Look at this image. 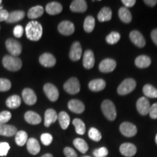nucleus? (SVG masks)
<instances>
[{
    "label": "nucleus",
    "instance_id": "1",
    "mask_svg": "<svg viewBox=\"0 0 157 157\" xmlns=\"http://www.w3.org/2000/svg\"><path fill=\"white\" fill-rule=\"evenodd\" d=\"M42 25L36 21H31L25 27V34L31 41H39L42 36Z\"/></svg>",
    "mask_w": 157,
    "mask_h": 157
},
{
    "label": "nucleus",
    "instance_id": "2",
    "mask_svg": "<svg viewBox=\"0 0 157 157\" xmlns=\"http://www.w3.org/2000/svg\"><path fill=\"white\" fill-rule=\"evenodd\" d=\"M2 64L6 69L17 71L22 67V61L19 58L13 56H5L2 59Z\"/></svg>",
    "mask_w": 157,
    "mask_h": 157
},
{
    "label": "nucleus",
    "instance_id": "3",
    "mask_svg": "<svg viewBox=\"0 0 157 157\" xmlns=\"http://www.w3.org/2000/svg\"><path fill=\"white\" fill-rule=\"evenodd\" d=\"M101 110L103 115L109 121H113L117 118V110L115 105L110 100H105L101 104Z\"/></svg>",
    "mask_w": 157,
    "mask_h": 157
},
{
    "label": "nucleus",
    "instance_id": "4",
    "mask_svg": "<svg viewBox=\"0 0 157 157\" xmlns=\"http://www.w3.org/2000/svg\"><path fill=\"white\" fill-rule=\"evenodd\" d=\"M136 87V82L133 78H128L124 79L117 88V93L120 95H125L132 93Z\"/></svg>",
    "mask_w": 157,
    "mask_h": 157
},
{
    "label": "nucleus",
    "instance_id": "5",
    "mask_svg": "<svg viewBox=\"0 0 157 157\" xmlns=\"http://www.w3.org/2000/svg\"><path fill=\"white\" fill-rule=\"evenodd\" d=\"M6 48L11 56L17 57L22 52V45L18 41L14 39H8L5 42Z\"/></svg>",
    "mask_w": 157,
    "mask_h": 157
},
{
    "label": "nucleus",
    "instance_id": "6",
    "mask_svg": "<svg viewBox=\"0 0 157 157\" xmlns=\"http://www.w3.org/2000/svg\"><path fill=\"white\" fill-rule=\"evenodd\" d=\"M63 89L71 95H75L80 91V83L76 77L70 78L63 84Z\"/></svg>",
    "mask_w": 157,
    "mask_h": 157
},
{
    "label": "nucleus",
    "instance_id": "7",
    "mask_svg": "<svg viewBox=\"0 0 157 157\" xmlns=\"http://www.w3.org/2000/svg\"><path fill=\"white\" fill-rule=\"evenodd\" d=\"M119 130L124 136L128 137H134L137 132L136 126L128 121H124V122L121 123L119 127Z\"/></svg>",
    "mask_w": 157,
    "mask_h": 157
},
{
    "label": "nucleus",
    "instance_id": "8",
    "mask_svg": "<svg viewBox=\"0 0 157 157\" xmlns=\"http://www.w3.org/2000/svg\"><path fill=\"white\" fill-rule=\"evenodd\" d=\"M45 95L50 101L56 102L59 98V91L54 84L48 83L45 84L43 87Z\"/></svg>",
    "mask_w": 157,
    "mask_h": 157
},
{
    "label": "nucleus",
    "instance_id": "9",
    "mask_svg": "<svg viewBox=\"0 0 157 157\" xmlns=\"http://www.w3.org/2000/svg\"><path fill=\"white\" fill-rule=\"evenodd\" d=\"M116 67H117V62L113 59L105 58L101 62L98 68L102 73H110L112 72Z\"/></svg>",
    "mask_w": 157,
    "mask_h": 157
},
{
    "label": "nucleus",
    "instance_id": "10",
    "mask_svg": "<svg viewBox=\"0 0 157 157\" xmlns=\"http://www.w3.org/2000/svg\"><path fill=\"white\" fill-rule=\"evenodd\" d=\"M58 31L64 36H69L74 34L75 31L74 23L68 21H63L59 23L58 26Z\"/></svg>",
    "mask_w": 157,
    "mask_h": 157
},
{
    "label": "nucleus",
    "instance_id": "11",
    "mask_svg": "<svg viewBox=\"0 0 157 157\" xmlns=\"http://www.w3.org/2000/svg\"><path fill=\"white\" fill-rule=\"evenodd\" d=\"M136 108L137 111L140 114L146 116L148 114L149 110H150L151 105L149 101L146 97H141L137 100L136 103Z\"/></svg>",
    "mask_w": 157,
    "mask_h": 157
},
{
    "label": "nucleus",
    "instance_id": "12",
    "mask_svg": "<svg viewBox=\"0 0 157 157\" xmlns=\"http://www.w3.org/2000/svg\"><path fill=\"white\" fill-rule=\"evenodd\" d=\"M22 97L23 101L29 105H34L36 103L37 97L36 93L30 88H25L22 92Z\"/></svg>",
    "mask_w": 157,
    "mask_h": 157
},
{
    "label": "nucleus",
    "instance_id": "13",
    "mask_svg": "<svg viewBox=\"0 0 157 157\" xmlns=\"http://www.w3.org/2000/svg\"><path fill=\"white\" fill-rule=\"evenodd\" d=\"M129 39H130L131 42L134 44L135 46L138 47V48H143L146 45V40L143 37L142 34L140 31L134 30L132 31L129 34Z\"/></svg>",
    "mask_w": 157,
    "mask_h": 157
},
{
    "label": "nucleus",
    "instance_id": "14",
    "mask_svg": "<svg viewBox=\"0 0 157 157\" xmlns=\"http://www.w3.org/2000/svg\"><path fill=\"white\" fill-rule=\"evenodd\" d=\"M82 54V48L78 42H75L72 44L69 52V58L72 61H77L81 58Z\"/></svg>",
    "mask_w": 157,
    "mask_h": 157
},
{
    "label": "nucleus",
    "instance_id": "15",
    "mask_svg": "<svg viewBox=\"0 0 157 157\" xmlns=\"http://www.w3.org/2000/svg\"><path fill=\"white\" fill-rule=\"evenodd\" d=\"M120 153L126 157H132L137 153V148L134 144L130 143H125L121 144L119 148Z\"/></svg>",
    "mask_w": 157,
    "mask_h": 157
},
{
    "label": "nucleus",
    "instance_id": "16",
    "mask_svg": "<svg viewBox=\"0 0 157 157\" xmlns=\"http://www.w3.org/2000/svg\"><path fill=\"white\" fill-rule=\"evenodd\" d=\"M39 63L44 67L50 68L53 67L56 63V59L52 54L45 52L43 53L42 56H40L39 58Z\"/></svg>",
    "mask_w": 157,
    "mask_h": 157
},
{
    "label": "nucleus",
    "instance_id": "17",
    "mask_svg": "<svg viewBox=\"0 0 157 157\" xmlns=\"http://www.w3.org/2000/svg\"><path fill=\"white\" fill-rule=\"evenodd\" d=\"M68 108L71 111L78 114L83 113L85 109L84 104L82 101L76 99H72L69 101L68 103Z\"/></svg>",
    "mask_w": 157,
    "mask_h": 157
},
{
    "label": "nucleus",
    "instance_id": "18",
    "mask_svg": "<svg viewBox=\"0 0 157 157\" xmlns=\"http://www.w3.org/2000/svg\"><path fill=\"white\" fill-rule=\"evenodd\" d=\"M95 56L93 52L87 50L84 52L83 56V66L86 69H90L95 66Z\"/></svg>",
    "mask_w": 157,
    "mask_h": 157
},
{
    "label": "nucleus",
    "instance_id": "19",
    "mask_svg": "<svg viewBox=\"0 0 157 157\" xmlns=\"http://www.w3.org/2000/svg\"><path fill=\"white\" fill-rule=\"evenodd\" d=\"M26 147L28 151L31 155L38 154L41 150L40 144H39V141L34 137H31V138L28 139V141L26 143Z\"/></svg>",
    "mask_w": 157,
    "mask_h": 157
},
{
    "label": "nucleus",
    "instance_id": "20",
    "mask_svg": "<svg viewBox=\"0 0 157 157\" xmlns=\"http://www.w3.org/2000/svg\"><path fill=\"white\" fill-rule=\"evenodd\" d=\"M87 9V4L84 0H74L70 5V10L74 13H84Z\"/></svg>",
    "mask_w": 157,
    "mask_h": 157
},
{
    "label": "nucleus",
    "instance_id": "21",
    "mask_svg": "<svg viewBox=\"0 0 157 157\" xmlns=\"http://www.w3.org/2000/svg\"><path fill=\"white\" fill-rule=\"evenodd\" d=\"M58 119V114L54 109H49L44 113V126L49 127Z\"/></svg>",
    "mask_w": 157,
    "mask_h": 157
},
{
    "label": "nucleus",
    "instance_id": "22",
    "mask_svg": "<svg viewBox=\"0 0 157 157\" xmlns=\"http://www.w3.org/2000/svg\"><path fill=\"white\" fill-rule=\"evenodd\" d=\"M106 83H105V80L102 79V78H96L90 82L88 87L89 89L93 92H100L105 89Z\"/></svg>",
    "mask_w": 157,
    "mask_h": 157
},
{
    "label": "nucleus",
    "instance_id": "23",
    "mask_svg": "<svg viewBox=\"0 0 157 157\" xmlns=\"http://www.w3.org/2000/svg\"><path fill=\"white\" fill-rule=\"evenodd\" d=\"M17 128L11 124H0V135L5 137H12L16 135Z\"/></svg>",
    "mask_w": 157,
    "mask_h": 157
},
{
    "label": "nucleus",
    "instance_id": "24",
    "mask_svg": "<svg viewBox=\"0 0 157 157\" xmlns=\"http://www.w3.org/2000/svg\"><path fill=\"white\" fill-rule=\"evenodd\" d=\"M24 119L27 123L30 124L32 125H36L41 123L42 121V118L38 113L34 111H29L25 113Z\"/></svg>",
    "mask_w": 157,
    "mask_h": 157
},
{
    "label": "nucleus",
    "instance_id": "25",
    "mask_svg": "<svg viewBox=\"0 0 157 157\" xmlns=\"http://www.w3.org/2000/svg\"><path fill=\"white\" fill-rule=\"evenodd\" d=\"M46 12L50 15H58L63 10V6L61 4L57 2H52L46 5Z\"/></svg>",
    "mask_w": 157,
    "mask_h": 157
},
{
    "label": "nucleus",
    "instance_id": "26",
    "mask_svg": "<svg viewBox=\"0 0 157 157\" xmlns=\"http://www.w3.org/2000/svg\"><path fill=\"white\" fill-rule=\"evenodd\" d=\"M151 63V60L150 57L144 56V55L137 57L135 60V66L140 68H148Z\"/></svg>",
    "mask_w": 157,
    "mask_h": 157
},
{
    "label": "nucleus",
    "instance_id": "27",
    "mask_svg": "<svg viewBox=\"0 0 157 157\" xmlns=\"http://www.w3.org/2000/svg\"><path fill=\"white\" fill-rule=\"evenodd\" d=\"M111 17H112V11L111 8L108 7H103L98 15V19L100 22L111 21Z\"/></svg>",
    "mask_w": 157,
    "mask_h": 157
},
{
    "label": "nucleus",
    "instance_id": "28",
    "mask_svg": "<svg viewBox=\"0 0 157 157\" xmlns=\"http://www.w3.org/2000/svg\"><path fill=\"white\" fill-rule=\"evenodd\" d=\"M25 17L24 11L22 10H15L9 13L8 19L7 20L6 22L8 23H17L18 21H21L23 17Z\"/></svg>",
    "mask_w": 157,
    "mask_h": 157
},
{
    "label": "nucleus",
    "instance_id": "29",
    "mask_svg": "<svg viewBox=\"0 0 157 157\" xmlns=\"http://www.w3.org/2000/svg\"><path fill=\"white\" fill-rule=\"evenodd\" d=\"M44 8L40 5L35 6L29 9L28 12V17L30 19H36L42 16L44 13Z\"/></svg>",
    "mask_w": 157,
    "mask_h": 157
},
{
    "label": "nucleus",
    "instance_id": "30",
    "mask_svg": "<svg viewBox=\"0 0 157 157\" xmlns=\"http://www.w3.org/2000/svg\"><path fill=\"white\" fill-rule=\"evenodd\" d=\"M118 14H119V18H120V20L123 23H129L132 21V14H131L129 9L127 8V7H121V8L119 10Z\"/></svg>",
    "mask_w": 157,
    "mask_h": 157
},
{
    "label": "nucleus",
    "instance_id": "31",
    "mask_svg": "<svg viewBox=\"0 0 157 157\" xmlns=\"http://www.w3.org/2000/svg\"><path fill=\"white\" fill-rule=\"evenodd\" d=\"M21 104V98L17 95H12L6 101V105L10 109H17Z\"/></svg>",
    "mask_w": 157,
    "mask_h": 157
},
{
    "label": "nucleus",
    "instance_id": "32",
    "mask_svg": "<svg viewBox=\"0 0 157 157\" xmlns=\"http://www.w3.org/2000/svg\"><path fill=\"white\" fill-rule=\"evenodd\" d=\"M58 119L63 129H66L68 128L70 124V117L67 113L65 112V111H61V112L59 113Z\"/></svg>",
    "mask_w": 157,
    "mask_h": 157
},
{
    "label": "nucleus",
    "instance_id": "33",
    "mask_svg": "<svg viewBox=\"0 0 157 157\" xmlns=\"http://www.w3.org/2000/svg\"><path fill=\"white\" fill-rule=\"evenodd\" d=\"M73 144L75 146V148L78 149V151H79L82 154H85L88 151V149H89V146H88L87 143H86L85 140L82 138H76L74 140Z\"/></svg>",
    "mask_w": 157,
    "mask_h": 157
},
{
    "label": "nucleus",
    "instance_id": "34",
    "mask_svg": "<svg viewBox=\"0 0 157 157\" xmlns=\"http://www.w3.org/2000/svg\"><path fill=\"white\" fill-rule=\"evenodd\" d=\"M15 140L17 146H23L28 141V134L23 130L18 131L15 135Z\"/></svg>",
    "mask_w": 157,
    "mask_h": 157
},
{
    "label": "nucleus",
    "instance_id": "35",
    "mask_svg": "<svg viewBox=\"0 0 157 157\" xmlns=\"http://www.w3.org/2000/svg\"><path fill=\"white\" fill-rule=\"evenodd\" d=\"M143 93L145 96L151 98H157V89L151 84H146L143 88Z\"/></svg>",
    "mask_w": 157,
    "mask_h": 157
},
{
    "label": "nucleus",
    "instance_id": "36",
    "mask_svg": "<svg viewBox=\"0 0 157 157\" xmlns=\"http://www.w3.org/2000/svg\"><path fill=\"white\" fill-rule=\"evenodd\" d=\"M95 25V18L91 15L86 17L84 21V29L87 33H91L94 30Z\"/></svg>",
    "mask_w": 157,
    "mask_h": 157
},
{
    "label": "nucleus",
    "instance_id": "37",
    "mask_svg": "<svg viewBox=\"0 0 157 157\" xmlns=\"http://www.w3.org/2000/svg\"><path fill=\"white\" fill-rule=\"evenodd\" d=\"M73 124L75 127L76 132L78 135H84L86 132V127L84 121L80 119H74L73 120Z\"/></svg>",
    "mask_w": 157,
    "mask_h": 157
},
{
    "label": "nucleus",
    "instance_id": "38",
    "mask_svg": "<svg viewBox=\"0 0 157 157\" xmlns=\"http://www.w3.org/2000/svg\"><path fill=\"white\" fill-rule=\"evenodd\" d=\"M121 38V35L117 31H112L105 38V41L109 44H115L119 42Z\"/></svg>",
    "mask_w": 157,
    "mask_h": 157
},
{
    "label": "nucleus",
    "instance_id": "39",
    "mask_svg": "<svg viewBox=\"0 0 157 157\" xmlns=\"http://www.w3.org/2000/svg\"><path fill=\"white\" fill-rule=\"evenodd\" d=\"M88 135H89V137L91 140L95 141V142H99L102 138L101 133L100 132V131L98 129L95 128V127H91L89 129Z\"/></svg>",
    "mask_w": 157,
    "mask_h": 157
},
{
    "label": "nucleus",
    "instance_id": "40",
    "mask_svg": "<svg viewBox=\"0 0 157 157\" xmlns=\"http://www.w3.org/2000/svg\"><path fill=\"white\" fill-rule=\"evenodd\" d=\"M12 87L11 82L7 78H0V92H7Z\"/></svg>",
    "mask_w": 157,
    "mask_h": 157
},
{
    "label": "nucleus",
    "instance_id": "41",
    "mask_svg": "<svg viewBox=\"0 0 157 157\" xmlns=\"http://www.w3.org/2000/svg\"><path fill=\"white\" fill-rule=\"evenodd\" d=\"M12 114L8 111H3L0 112V124H5L11 119Z\"/></svg>",
    "mask_w": 157,
    "mask_h": 157
},
{
    "label": "nucleus",
    "instance_id": "42",
    "mask_svg": "<svg viewBox=\"0 0 157 157\" xmlns=\"http://www.w3.org/2000/svg\"><path fill=\"white\" fill-rule=\"evenodd\" d=\"M108 154H109V151L105 147L97 148L93 151V155L95 157H106Z\"/></svg>",
    "mask_w": 157,
    "mask_h": 157
},
{
    "label": "nucleus",
    "instance_id": "43",
    "mask_svg": "<svg viewBox=\"0 0 157 157\" xmlns=\"http://www.w3.org/2000/svg\"><path fill=\"white\" fill-rule=\"evenodd\" d=\"M52 140L53 137L50 133H44L41 135V141L44 146H50L52 142Z\"/></svg>",
    "mask_w": 157,
    "mask_h": 157
},
{
    "label": "nucleus",
    "instance_id": "44",
    "mask_svg": "<svg viewBox=\"0 0 157 157\" xmlns=\"http://www.w3.org/2000/svg\"><path fill=\"white\" fill-rule=\"evenodd\" d=\"M10 146L7 142L0 143V156H6L8 154Z\"/></svg>",
    "mask_w": 157,
    "mask_h": 157
},
{
    "label": "nucleus",
    "instance_id": "45",
    "mask_svg": "<svg viewBox=\"0 0 157 157\" xmlns=\"http://www.w3.org/2000/svg\"><path fill=\"white\" fill-rule=\"evenodd\" d=\"M13 34L16 38H21L23 34V28L22 25H17L13 29Z\"/></svg>",
    "mask_w": 157,
    "mask_h": 157
},
{
    "label": "nucleus",
    "instance_id": "46",
    "mask_svg": "<svg viewBox=\"0 0 157 157\" xmlns=\"http://www.w3.org/2000/svg\"><path fill=\"white\" fill-rule=\"evenodd\" d=\"M63 153L66 157H77V154L71 147H66L63 150Z\"/></svg>",
    "mask_w": 157,
    "mask_h": 157
},
{
    "label": "nucleus",
    "instance_id": "47",
    "mask_svg": "<svg viewBox=\"0 0 157 157\" xmlns=\"http://www.w3.org/2000/svg\"><path fill=\"white\" fill-rule=\"evenodd\" d=\"M148 114L151 119H157V103L153 104L151 106Z\"/></svg>",
    "mask_w": 157,
    "mask_h": 157
},
{
    "label": "nucleus",
    "instance_id": "48",
    "mask_svg": "<svg viewBox=\"0 0 157 157\" xmlns=\"http://www.w3.org/2000/svg\"><path fill=\"white\" fill-rule=\"evenodd\" d=\"M9 17V13L6 10H0V22L7 21Z\"/></svg>",
    "mask_w": 157,
    "mask_h": 157
},
{
    "label": "nucleus",
    "instance_id": "49",
    "mask_svg": "<svg viewBox=\"0 0 157 157\" xmlns=\"http://www.w3.org/2000/svg\"><path fill=\"white\" fill-rule=\"evenodd\" d=\"M121 2L125 6V7L128 8V7H133L135 5V3H136V1L135 0H122Z\"/></svg>",
    "mask_w": 157,
    "mask_h": 157
},
{
    "label": "nucleus",
    "instance_id": "50",
    "mask_svg": "<svg viewBox=\"0 0 157 157\" xmlns=\"http://www.w3.org/2000/svg\"><path fill=\"white\" fill-rule=\"evenodd\" d=\"M151 37L152 41L157 46V29H154L151 33Z\"/></svg>",
    "mask_w": 157,
    "mask_h": 157
},
{
    "label": "nucleus",
    "instance_id": "51",
    "mask_svg": "<svg viewBox=\"0 0 157 157\" xmlns=\"http://www.w3.org/2000/svg\"><path fill=\"white\" fill-rule=\"evenodd\" d=\"M144 3L149 7H154L156 5L157 1L156 0H145Z\"/></svg>",
    "mask_w": 157,
    "mask_h": 157
},
{
    "label": "nucleus",
    "instance_id": "52",
    "mask_svg": "<svg viewBox=\"0 0 157 157\" xmlns=\"http://www.w3.org/2000/svg\"><path fill=\"white\" fill-rule=\"evenodd\" d=\"M41 157H53V156H52V155L51 154H46L42 155V156Z\"/></svg>",
    "mask_w": 157,
    "mask_h": 157
},
{
    "label": "nucleus",
    "instance_id": "53",
    "mask_svg": "<svg viewBox=\"0 0 157 157\" xmlns=\"http://www.w3.org/2000/svg\"><path fill=\"white\" fill-rule=\"evenodd\" d=\"M2 0H0V10L3 9V6L2 5Z\"/></svg>",
    "mask_w": 157,
    "mask_h": 157
},
{
    "label": "nucleus",
    "instance_id": "54",
    "mask_svg": "<svg viewBox=\"0 0 157 157\" xmlns=\"http://www.w3.org/2000/svg\"><path fill=\"white\" fill-rule=\"evenodd\" d=\"M155 140H156V143L157 144V134L156 135V139H155Z\"/></svg>",
    "mask_w": 157,
    "mask_h": 157
},
{
    "label": "nucleus",
    "instance_id": "55",
    "mask_svg": "<svg viewBox=\"0 0 157 157\" xmlns=\"http://www.w3.org/2000/svg\"><path fill=\"white\" fill-rule=\"evenodd\" d=\"M82 157H91V156H82Z\"/></svg>",
    "mask_w": 157,
    "mask_h": 157
},
{
    "label": "nucleus",
    "instance_id": "56",
    "mask_svg": "<svg viewBox=\"0 0 157 157\" xmlns=\"http://www.w3.org/2000/svg\"><path fill=\"white\" fill-rule=\"evenodd\" d=\"M0 29H1V27H0Z\"/></svg>",
    "mask_w": 157,
    "mask_h": 157
}]
</instances>
